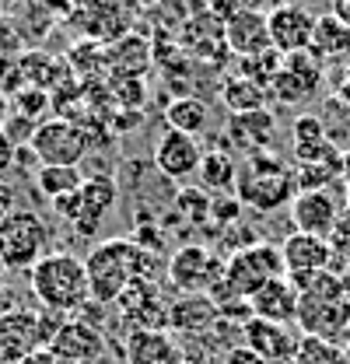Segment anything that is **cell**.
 <instances>
[{"label":"cell","instance_id":"obj_3","mask_svg":"<svg viewBox=\"0 0 350 364\" xmlns=\"http://www.w3.org/2000/svg\"><path fill=\"white\" fill-rule=\"evenodd\" d=\"M32 294L43 305V312L56 316H81L91 301L88 267L74 252H49L32 267Z\"/></svg>","mask_w":350,"mask_h":364},{"label":"cell","instance_id":"obj_24","mask_svg":"<svg viewBox=\"0 0 350 364\" xmlns=\"http://www.w3.org/2000/svg\"><path fill=\"white\" fill-rule=\"evenodd\" d=\"M312 53L326 60H350V28L333 14H315V32H312Z\"/></svg>","mask_w":350,"mask_h":364},{"label":"cell","instance_id":"obj_23","mask_svg":"<svg viewBox=\"0 0 350 364\" xmlns=\"http://www.w3.org/2000/svg\"><path fill=\"white\" fill-rule=\"evenodd\" d=\"M224 46L245 60L256 56L262 49H270V32H266V14L262 11H238L228 25H224Z\"/></svg>","mask_w":350,"mask_h":364},{"label":"cell","instance_id":"obj_28","mask_svg":"<svg viewBox=\"0 0 350 364\" xmlns=\"http://www.w3.org/2000/svg\"><path fill=\"white\" fill-rule=\"evenodd\" d=\"M81 182H85V176L78 165H39L36 168V186L46 200H60L67 193H78Z\"/></svg>","mask_w":350,"mask_h":364},{"label":"cell","instance_id":"obj_1","mask_svg":"<svg viewBox=\"0 0 350 364\" xmlns=\"http://www.w3.org/2000/svg\"><path fill=\"white\" fill-rule=\"evenodd\" d=\"M85 267L91 301L109 309L130 291L133 284H158L161 259H158V252L144 249L133 238H109V242H102L88 252Z\"/></svg>","mask_w":350,"mask_h":364},{"label":"cell","instance_id":"obj_43","mask_svg":"<svg viewBox=\"0 0 350 364\" xmlns=\"http://www.w3.org/2000/svg\"><path fill=\"white\" fill-rule=\"evenodd\" d=\"M235 4H238L242 11H260V7L266 4V0H235Z\"/></svg>","mask_w":350,"mask_h":364},{"label":"cell","instance_id":"obj_26","mask_svg":"<svg viewBox=\"0 0 350 364\" xmlns=\"http://www.w3.org/2000/svg\"><path fill=\"white\" fill-rule=\"evenodd\" d=\"M196 179H200V189H207V193H214V196H221V193H235L238 165L231 161L228 151H203V161H200Z\"/></svg>","mask_w":350,"mask_h":364},{"label":"cell","instance_id":"obj_47","mask_svg":"<svg viewBox=\"0 0 350 364\" xmlns=\"http://www.w3.org/2000/svg\"><path fill=\"white\" fill-rule=\"evenodd\" d=\"M4 273H7V267H4V252H0V277H4Z\"/></svg>","mask_w":350,"mask_h":364},{"label":"cell","instance_id":"obj_7","mask_svg":"<svg viewBox=\"0 0 350 364\" xmlns=\"http://www.w3.org/2000/svg\"><path fill=\"white\" fill-rule=\"evenodd\" d=\"M39 158V165H81L88 154V136L85 130L67 119V116H56V119H43L39 130L28 144Z\"/></svg>","mask_w":350,"mask_h":364},{"label":"cell","instance_id":"obj_10","mask_svg":"<svg viewBox=\"0 0 350 364\" xmlns=\"http://www.w3.org/2000/svg\"><path fill=\"white\" fill-rule=\"evenodd\" d=\"M344 186V182H340ZM340 186L333 189H305L291 200V225L295 231H305V235H319V238H329L336 225H340V214H344V196H340Z\"/></svg>","mask_w":350,"mask_h":364},{"label":"cell","instance_id":"obj_32","mask_svg":"<svg viewBox=\"0 0 350 364\" xmlns=\"http://www.w3.org/2000/svg\"><path fill=\"white\" fill-rule=\"evenodd\" d=\"M238 214H242V203L235 193H221V196H211V221H218L221 228L238 225Z\"/></svg>","mask_w":350,"mask_h":364},{"label":"cell","instance_id":"obj_17","mask_svg":"<svg viewBox=\"0 0 350 364\" xmlns=\"http://www.w3.org/2000/svg\"><path fill=\"white\" fill-rule=\"evenodd\" d=\"M280 256H284V270L287 277H305L315 270H329L333 267V242L305 235V231H291L280 242Z\"/></svg>","mask_w":350,"mask_h":364},{"label":"cell","instance_id":"obj_31","mask_svg":"<svg viewBox=\"0 0 350 364\" xmlns=\"http://www.w3.org/2000/svg\"><path fill=\"white\" fill-rule=\"evenodd\" d=\"M14 112L28 116L32 123H43V112H49V91L25 85V88L14 95Z\"/></svg>","mask_w":350,"mask_h":364},{"label":"cell","instance_id":"obj_21","mask_svg":"<svg viewBox=\"0 0 350 364\" xmlns=\"http://www.w3.org/2000/svg\"><path fill=\"white\" fill-rule=\"evenodd\" d=\"M127 364H182V347L169 329H130Z\"/></svg>","mask_w":350,"mask_h":364},{"label":"cell","instance_id":"obj_34","mask_svg":"<svg viewBox=\"0 0 350 364\" xmlns=\"http://www.w3.org/2000/svg\"><path fill=\"white\" fill-rule=\"evenodd\" d=\"M326 140V123L319 116H298L295 119V144H315Z\"/></svg>","mask_w":350,"mask_h":364},{"label":"cell","instance_id":"obj_36","mask_svg":"<svg viewBox=\"0 0 350 364\" xmlns=\"http://www.w3.org/2000/svg\"><path fill=\"white\" fill-rule=\"evenodd\" d=\"M207 11H211V14L218 18V25L224 28V25H228V21H231V18H235V14L242 11V7H238L235 0H211V7H207Z\"/></svg>","mask_w":350,"mask_h":364},{"label":"cell","instance_id":"obj_27","mask_svg":"<svg viewBox=\"0 0 350 364\" xmlns=\"http://www.w3.org/2000/svg\"><path fill=\"white\" fill-rule=\"evenodd\" d=\"M165 123H169V130H175V134L200 136L211 127V112H207V105L200 98H189L186 95V98H172L165 105Z\"/></svg>","mask_w":350,"mask_h":364},{"label":"cell","instance_id":"obj_25","mask_svg":"<svg viewBox=\"0 0 350 364\" xmlns=\"http://www.w3.org/2000/svg\"><path fill=\"white\" fill-rule=\"evenodd\" d=\"M270 102V91L245 81L242 74H231L224 85H221V105L231 112V116H242V112H260Z\"/></svg>","mask_w":350,"mask_h":364},{"label":"cell","instance_id":"obj_20","mask_svg":"<svg viewBox=\"0 0 350 364\" xmlns=\"http://www.w3.org/2000/svg\"><path fill=\"white\" fill-rule=\"evenodd\" d=\"M298 326L302 336H319L336 343L350 333V298L344 301H302L298 309Z\"/></svg>","mask_w":350,"mask_h":364},{"label":"cell","instance_id":"obj_40","mask_svg":"<svg viewBox=\"0 0 350 364\" xmlns=\"http://www.w3.org/2000/svg\"><path fill=\"white\" fill-rule=\"evenodd\" d=\"M14 309H21V305H18V294H14V291L0 280V318L7 316V312H14Z\"/></svg>","mask_w":350,"mask_h":364},{"label":"cell","instance_id":"obj_16","mask_svg":"<svg viewBox=\"0 0 350 364\" xmlns=\"http://www.w3.org/2000/svg\"><path fill=\"white\" fill-rule=\"evenodd\" d=\"M298 340L287 326L280 322H266V318H249L245 329H242V343L260 354L266 364H291L295 350H298Z\"/></svg>","mask_w":350,"mask_h":364},{"label":"cell","instance_id":"obj_18","mask_svg":"<svg viewBox=\"0 0 350 364\" xmlns=\"http://www.w3.org/2000/svg\"><path fill=\"white\" fill-rule=\"evenodd\" d=\"M116 309L130 322V329H169V301L161 298L158 284H133L116 301Z\"/></svg>","mask_w":350,"mask_h":364},{"label":"cell","instance_id":"obj_13","mask_svg":"<svg viewBox=\"0 0 350 364\" xmlns=\"http://www.w3.org/2000/svg\"><path fill=\"white\" fill-rule=\"evenodd\" d=\"M200 161H203V147L196 136L175 134V130H165V134L154 140V168L172 182H186L200 172Z\"/></svg>","mask_w":350,"mask_h":364},{"label":"cell","instance_id":"obj_46","mask_svg":"<svg viewBox=\"0 0 350 364\" xmlns=\"http://www.w3.org/2000/svg\"><path fill=\"white\" fill-rule=\"evenodd\" d=\"M133 4H140V7H151V4H161V0H133Z\"/></svg>","mask_w":350,"mask_h":364},{"label":"cell","instance_id":"obj_37","mask_svg":"<svg viewBox=\"0 0 350 364\" xmlns=\"http://www.w3.org/2000/svg\"><path fill=\"white\" fill-rule=\"evenodd\" d=\"M224 364H266L260 354H253L245 343H238V347H231L228 354H224Z\"/></svg>","mask_w":350,"mask_h":364},{"label":"cell","instance_id":"obj_35","mask_svg":"<svg viewBox=\"0 0 350 364\" xmlns=\"http://www.w3.org/2000/svg\"><path fill=\"white\" fill-rule=\"evenodd\" d=\"M14 210H18V189H14L11 182L0 179V225H4Z\"/></svg>","mask_w":350,"mask_h":364},{"label":"cell","instance_id":"obj_11","mask_svg":"<svg viewBox=\"0 0 350 364\" xmlns=\"http://www.w3.org/2000/svg\"><path fill=\"white\" fill-rule=\"evenodd\" d=\"M266 32H270V46L280 56L305 53V49H312L315 14L302 4H273L266 11Z\"/></svg>","mask_w":350,"mask_h":364},{"label":"cell","instance_id":"obj_33","mask_svg":"<svg viewBox=\"0 0 350 364\" xmlns=\"http://www.w3.org/2000/svg\"><path fill=\"white\" fill-rule=\"evenodd\" d=\"M25 88V74H21V60L18 56H0V95L7 98L11 91L18 95V91Z\"/></svg>","mask_w":350,"mask_h":364},{"label":"cell","instance_id":"obj_41","mask_svg":"<svg viewBox=\"0 0 350 364\" xmlns=\"http://www.w3.org/2000/svg\"><path fill=\"white\" fill-rule=\"evenodd\" d=\"M333 14L350 28V0H333Z\"/></svg>","mask_w":350,"mask_h":364},{"label":"cell","instance_id":"obj_14","mask_svg":"<svg viewBox=\"0 0 350 364\" xmlns=\"http://www.w3.org/2000/svg\"><path fill=\"white\" fill-rule=\"evenodd\" d=\"M46 347L43 316L32 309H14L0 318V364H18L25 354Z\"/></svg>","mask_w":350,"mask_h":364},{"label":"cell","instance_id":"obj_12","mask_svg":"<svg viewBox=\"0 0 350 364\" xmlns=\"http://www.w3.org/2000/svg\"><path fill=\"white\" fill-rule=\"evenodd\" d=\"M49 350L63 364H98L105 361V336L98 326L74 316L56 329V336L49 340Z\"/></svg>","mask_w":350,"mask_h":364},{"label":"cell","instance_id":"obj_19","mask_svg":"<svg viewBox=\"0 0 350 364\" xmlns=\"http://www.w3.org/2000/svg\"><path fill=\"white\" fill-rule=\"evenodd\" d=\"M249 309L253 318H266V322H280V326H291L298 322V309H302V294L295 287V280L284 273L277 280H270L266 287H260L253 298H249Z\"/></svg>","mask_w":350,"mask_h":364},{"label":"cell","instance_id":"obj_6","mask_svg":"<svg viewBox=\"0 0 350 364\" xmlns=\"http://www.w3.org/2000/svg\"><path fill=\"white\" fill-rule=\"evenodd\" d=\"M0 252L7 270H32L43 256H49V228L36 210H14L0 225Z\"/></svg>","mask_w":350,"mask_h":364},{"label":"cell","instance_id":"obj_5","mask_svg":"<svg viewBox=\"0 0 350 364\" xmlns=\"http://www.w3.org/2000/svg\"><path fill=\"white\" fill-rule=\"evenodd\" d=\"M116 196H120V189H116L112 179H105V176H88L78 193H67V196H60V200H49V207H53V214H56L60 221L70 225L74 235L95 238L102 221H105V214L116 207Z\"/></svg>","mask_w":350,"mask_h":364},{"label":"cell","instance_id":"obj_8","mask_svg":"<svg viewBox=\"0 0 350 364\" xmlns=\"http://www.w3.org/2000/svg\"><path fill=\"white\" fill-rule=\"evenodd\" d=\"M165 273L172 287H179L182 294H211L224 273V259L207 245H182L169 259Z\"/></svg>","mask_w":350,"mask_h":364},{"label":"cell","instance_id":"obj_38","mask_svg":"<svg viewBox=\"0 0 350 364\" xmlns=\"http://www.w3.org/2000/svg\"><path fill=\"white\" fill-rule=\"evenodd\" d=\"M14 154H18V147L7 140V134L0 130V176L7 172V168H14Z\"/></svg>","mask_w":350,"mask_h":364},{"label":"cell","instance_id":"obj_30","mask_svg":"<svg viewBox=\"0 0 350 364\" xmlns=\"http://www.w3.org/2000/svg\"><path fill=\"white\" fill-rule=\"evenodd\" d=\"M291 364H344V347L319 336H302Z\"/></svg>","mask_w":350,"mask_h":364},{"label":"cell","instance_id":"obj_4","mask_svg":"<svg viewBox=\"0 0 350 364\" xmlns=\"http://www.w3.org/2000/svg\"><path fill=\"white\" fill-rule=\"evenodd\" d=\"M284 256H280V245H270V242H256L249 249H238L224 259V273H221L218 287L211 291V298L221 305L228 301H249L260 287H266L270 280L284 277Z\"/></svg>","mask_w":350,"mask_h":364},{"label":"cell","instance_id":"obj_15","mask_svg":"<svg viewBox=\"0 0 350 364\" xmlns=\"http://www.w3.org/2000/svg\"><path fill=\"white\" fill-rule=\"evenodd\" d=\"M221 318L218 301L211 294H179L175 301H169V333L200 340L207 336Z\"/></svg>","mask_w":350,"mask_h":364},{"label":"cell","instance_id":"obj_2","mask_svg":"<svg viewBox=\"0 0 350 364\" xmlns=\"http://www.w3.org/2000/svg\"><path fill=\"white\" fill-rule=\"evenodd\" d=\"M235 196H238L242 207H253L260 214H273L280 207H291V200L298 196V172H295L291 161H284L273 151L249 154L238 165Z\"/></svg>","mask_w":350,"mask_h":364},{"label":"cell","instance_id":"obj_48","mask_svg":"<svg viewBox=\"0 0 350 364\" xmlns=\"http://www.w3.org/2000/svg\"><path fill=\"white\" fill-rule=\"evenodd\" d=\"M98 364H116V361H109V358H105V361H98Z\"/></svg>","mask_w":350,"mask_h":364},{"label":"cell","instance_id":"obj_39","mask_svg":"<svg viewBox=\"0 0 350 364\" xmlns=\"http://www.w3.org/2000/svg\"><path fill=\"white\" fill-rule=\"evenodd\" d=\"M18 364H63L49 347H39V350H32V354H25Z\"/></svg>","mask_w":350,"mask_h":364},{"label":"cell","instance_id":"obj_29","mask_svg":"<svg viewBox=\"0 0 350 364\" xmlns=\"http://www.w3.org/2000/svg\"><path fill=\"white\" fill-rule=\"evenodd\" d=\"M280 67H284V56L270 46V49H262L256 56H245V60H238V74L245 77V81H253V85H260V88L270 91L273 85V77L280 74Z\"/></svg>","mask_w":350,"mask_h":364},{"label":"cell","instance_id":"obj_42","mask_svg":"<svg viewBox=\"0 0 350 364\" xmlns=\"http://www.w3.org/2000/svg\"><path fill=\"white\" fill-rule=\"evenodd\" d=\"M32 4H39V7H49V11H67V7H70V0H32Z\"/></svg>","mask_w":350,"mask_h":364},{"label":"cell","instance_id":"obj_49","mask_svg":"<svg viewBox=\"0 0 350 364\" xmlns=\"http://www.w3.org/2000/svg\"><path fill=\"white\" fill-rule=\"evenodd\" d=\"M347 77H350V60H347Z\"/></svg>","mask_w":350,"mask_h":364},{"label":"cell","instance_id":"obj_44","mask_svg":"<svg viewBox=\"0 0 350 364\" xmlns=\"http://www.w3.org/2000/svg\"><path fill=\"white\" fill-rule=\"evenodd\" d=\"M344 186L350 189V151H344Z\"/></svg>","mask_w":350,"mask_h":364},{"label":"cell","instance_id":"obj_45","mask_svg":"<svg viewBox=\"0 0 350 364\" xmlns=\"http://www.w3.org/2000/svg\"><path fill=\"white\" fill-rule=\"evenodd\" d=\"M7 112H11V105H7V98L0 95V123H4V116H7Z\"/></svg>","mask_w":350,"mask_h":364},{"label":"cell","instance_id":"obj_22","mask_svg":"<svg viewBox=\"0 0 350 364\" xmlns=\"http://www.w3.org/2000/svg\"><path fill=\"white\" fill-rule=\"evenodd\" d=\"M273 136H277V119L270 109H260V112H242V116H231L228 119V140L249 154H262L273 147Z\"/></svg>","mask_w":350,"mask_h":364},{"label":"cell","instance_id":"obj_9","mask_svg":"<svg viewBox=\"0 0 350 364\" xmlns=\"http://www.w3.org/2000/svg\"><path fill=\"white\" fill-rule=\"evenodd\" d=\"M322 77H326V63L312 49L291 53V56H284V67L270 85V98L280 105H302L319 91Z\"/></svg>","mask_w":350,"mask_h":364}]
</instances>
